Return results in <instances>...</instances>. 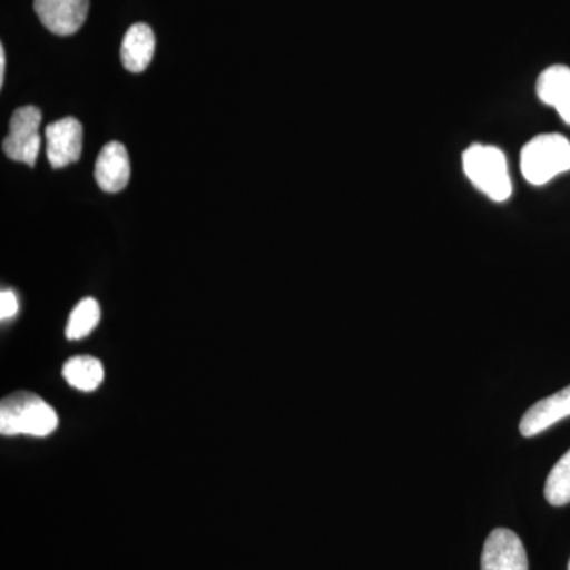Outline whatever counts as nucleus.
I'll use <instances>...</instances> for the list:
<instances>
[{"label": "nucleus", "mask_w": 570, "mask_h": 570, "mask_svg": "<svg viewBox=\"0 0 570 570\" xmlns=\"http://www.w3.org/2000/svg\"><path fill=\"white\" fill-rule=\"evenodd\" d=\"M568 417H570V385L528 409L520 422V433L524 438L538 436Z\"/></svg>", "instance_id": "nucleus-9"}, {"label": "nucleus", "mask_w": 570, "mask_h": 570, "mask_svg": "<svg viewBox=\"0 0 570 570\" xmlns=\"http://www.w3.org/2000/svg\"><path fill=\"white\" fill-rule=\"evenodd\" d=\"M463 170L469 181L494 202H505L512 195L508 159L497 146H469L463 153Z\"/></svg>", "instance_id": "nucleus-2"}, {"label": "nucleus", "mask_w": 570, "mask_h": 570, "mask_svg": "<svg viewBox=\"0 0 570 570\" xmlns=\"http://www.w3.org/2000/svg\"><path fill=\"white\" fill-rule=\"evenodd\" d=\"M59 426L58 412L36 393L14 392L0 404V433L3 436L45 438Z\"/></svg>", "instance_id": "nucleus-1"}, {"label": "nucleus", "mask_w": 570, "mask_h": 570, "mask_svg": "<svg viewBox=\"0 0 570 570\" xmlns=\"http://www.w3.org/2000/svg\"><path fill=\"white\" fill-rule=\"evenodd\" d=\"M6 50H3L2 45H0V86H3V78H6Z\"/></svg>", "instance_id": "nucleus-16"}, {"label": "nucleus", "mask_w": 570, "mask_h": 570, "mask_svg": "<svg viewBox=\"0 0 570 570\" xmlns=\"http://www.w3.org/2000/svg\"><path fill=\"white\" fill-rule=\"evenodd\" d=\"M41 24L56 36H73L88 18L89 0H33Z\"/></svg>", "instance_id": "nucleus-6"}, {"label": "nucleus", "mask_w": 570, "mask_h": 570, "mask_svg": "<svg viewBox=\"0 0 570 570\" xmlns=\"http://www.w3.org/2000/svg\"><path fill=\"white\" fill-rule=\"evenodd\" d=\"M569 570H570V562H569Z\"/></svg>", "instance_id": "nucleus-17"}, {"label": "nucleus", "mask_w": 570, "mask_h": 570, "mask_svg": "<svg viewBox=\"0 0 570 570\" xmlns=\"http://www.w3.org/2000/svg\"><path fill=\"white\" fill-rule=\"evenodd\" d=\"M47 156L52 168L77 163L82 153V126L78 119L63 118L45 130Z\"/></svg>", "instance_id": "nucleus-7"}, {"label": "nucleus", "mask_w": 570, "mask_h": 570, "mask_svg": "<svg viewBox=\"0 0 570 570\" xmlns=\"http://www.w3.org/2000/svg\"><path fill=\"white\" fill-rule=\"evenodd\" d=\"M94 175L105 193L116 194L126 189L130 179V160L126 146L119 141L105 145L97 157Z\"/></svg>", "instance_id": "nucleus-8"}, {"label": "nucleus", "mask_w": 570, "mask_h": 570, "mask_svg": "<svg viewBox=\"0 0 570 570\" xmlns=\"http://www.w3.org/2000/svg\"><path fill=\"white\" fill-rule=\"evenodd\" d=\"M520 168L532 186H543L570 170V141L560 134L532 138L521 149Z\"/></svg>", "instance_id": "nucleus-3"}, {"label": "nucleus", "mask_w": 570, "mask_h": 570, "mask_svg": "<svg viewBox=\"0 0 570 570\" xmlns=\"http://www.w3.org/2000/svg\"><path fill=\"white\" fill-rule=\"evenodd\" d=\"M539 99L553 107L562 121L570 126V67L551 66L539 75L535 86Z\"/></svg>", "instance_id": "nucleus-10"}, {"label": "nucleus", "mask_w": 570, "mask_h": 570, "mask_svg": "<svg viewBox=\"0 0 570 570\" xmlns=\"http://www.w3.org/2000/svg\"><path fill=\"white\" fill-rule=\"evenodd\" d=\"M100 306L94 298H85L71 311L67 322V340L78 341L91 335L92 330L99 325Z\"/></svg>", "instance_id": "nucleus-13"}, {"label": "nucleus", "mask_w": 570, "mask_h": 570, "mask_svg": "<svg viewBox=\"0 0 570 570\" xmlns=\"http://www.w3.org/2000/svg\"><path fill=\"white\" fill-rule=\"evenodd\" d=\"M543 494L554 508L570 504V450L551 469Z\"/></svg>", "instance_id": "nucleus-14"}, {"label": "nucleus", "mask_w": 570, "mask_h": 570, "mask_svg": "<svg viewBox=\"0 0 570 570\" xmlns=\"http://www.w3.org/2000/svg\"><path fill=\"white\" fill-rule=\"evenodd\" d=\"M18 309H20L18 296L11 291H2V294H0V318L9 321V318L17 316Z\"/></svg>", "instance_id": "nucleus-15"}, {"label": "nucleus", "mask_w": 570, "mask_h": 570, "mask_svg": "<svg viewBox=\"0 0 570 570\" xmlns=\"http://www.w3.org/2000/svg\"><path fill=\"white\" fill-rule=\"evenodd\" d=\"M480 566L482 570H530L523 542L515 532L504 528L490 532Z\"/></svg>", "instance_id": "nucleus-5"}, {"label": "nucleus", "mask_w": 570, "mask_h": 570, "mask_svg": "<svg viewBox=\"0 0 570 570\" xmlns=\"http://www.w3.org/2000/svg\"><path fill=\"white\" fill-rule=\"evenodd\" d=\"M156 51V37L145 22H137L127 31L121 45L122 66L132 73L148 69Z\"/></svg>", "instance_id": "nucleus-11"}, {"label": "nucleus", "mask_w": 570, "mask_h": 570, "mask_svg": "<svg viewBox=\"0 0 570 570\" xmlns=\"http://www.w3.org/2000/svg\"><path fill=\"white\" fill-rule=\"evenodd\" d=\"M41 111L37 107H21L11 116L10 132L3 140V153L14 163L33 167L39 157Z\"/></svg>", "instance_id": "nucleus-4"}, {"label": "nucleus", "mask_w": 570, "mask_h": 570, "mask_svg": "<svg viewBox=\"0 0 570 570\" xmlns=\"http://www.w3.org/2000/svg\"><path fill=\"white\" fill-rule=\"evenodd\" d=\"M62 376L70 387L88 393L100 387L105 371L102 362L96 356L77 355L63 365Z\"/></svg>", "instance_id": "nucleus-12"}]
</instances>
